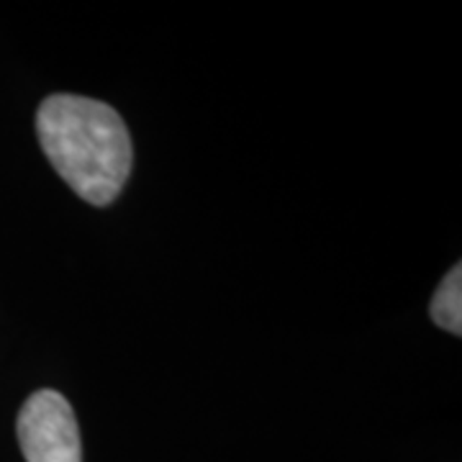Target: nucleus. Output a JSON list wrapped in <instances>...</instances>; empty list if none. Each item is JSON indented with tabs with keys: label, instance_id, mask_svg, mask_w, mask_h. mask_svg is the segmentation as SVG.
I'll use <instances>...</instances> for the list:
<instances>
[{
	"label": "nucleus",
	"instance_id": "f257e3e1",
	"mask_svg": "<svg viewBox=\"0 0 462 462\" xmlns=\"http://www.w3.org/2000/svg\"><path fill=\"white\" fill-rule=\"evenodd\" d=\"M36 136L57 175L90 206H108L132 172V136L108 103L54 93L39 106Z\"/></svg>",
	"mask_w": 462,
	"mask_h": 462
},
{
	"label": "nucleus",
	"instance_id": "f03ea898",
	"mask_svg": "<svg viewBox=\"0 0 462 462\" xmlns=\"http://www.w3.org/2000/svg\"><path fill=\"white\" fill-rule=\"evenodd\" d=\"M18 445L26 462H83L78 419L62 393L36 391L16 421Z\"/></svg>",
	"mask_w": 462,
	"mask_h": 462
},
{
	"label": "nucleus",
	"instance_id": "7ed1b4c3",
	"mask_svg": "<svg viewBox=\"0 0 462 462\" xmlns=\"http://www.w3.org/2000/svg\"><path fill=\"white\" fill-rule=\"evenodd\" d=\"M430 314L437 327H442L449 334H462V267L455 264L445 275L442 285L431 298Z\"/></svg>",
	"mask_w": 462,
	"mask_h": 462
}]
</instances>
